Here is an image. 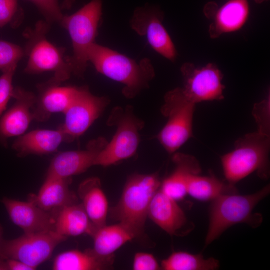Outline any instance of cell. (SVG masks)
Wrapping results in <instances>:
<instances>
[{"label":"cell","mask_w":270,"mask_h":270,"mask_svg":"<svg viewBox=\"0 0 270 270\" xmlns=\"http://www.w3.org/2000/svg\"><path fill=\"white\" fill-rule=\"evenodd\" d=\"M88 56L98 72L124 84L122 94L128 98H134L148 88L155 76L153 65L147 58L137 62L96 42L89 48Z\"/></svg>","instance_id":"1"},{"label":"cell","mask_w":270,"mask_h":270,"mask_svg":"<svg viewBox=\"0 0 270 270\" xmlns=\"http://www.w3.org/2000/svg\"><path fill=\"white\" fill-rule=\"evenodd\" d=\"M270 192V186L267 184L252 194H225L212 200L205 247L233 225L245 223L252 228L260 226L262 222V216L260 213H253V210Z\"/></svg>","instance_id":"2"},{"label":"cell","mask_w":270,"mask_h":270,"mask_svg":"<svg viewBox=\"0 0 270 270\" xmlns=\"http://www.w3.org/2000/svg\"><path fill=\"white\" fill-rule=\"evenodd\" d=\"M270 146V136L257 131L237 140L234 150L221 156L226 181L234 184L254 172L260 178L268 179Z\"/></svg>","instance_id":"3"},{"label":"cell","mask_w":270,"mask_h":270,"mask_svg":"<svg viewBox=\"0 0 270 270\" xmlns=\"http://www.w3.org/2000/svg\"><path fill=\"white\" fill-rule=\"evenodd\" d=\"M161 184L156 173L136 174L127 180L112 216L128 228L135 238L143 236L148 208Z\"/></svg>","instance_id":"4"},{"label":"cell","mask_w":270,"mask_h":270,"mask_svg":"<svg viewBox=\"0 0 270 270\" xmlns=\"http://www.w3.org/2000/svg\"><path fill=\"white\" fill-rule=\"evenodd\" d=\"M50 26L46 21L40 20L34 28L25 30L27 42L24 51L28 62L24 71L28 74L52 72V78L62 83L72 74V67L68 57H64V49L56 46L47 40L46 34Z\"/></svg>","instance_id":"5"},{"label":"cell","mask_w":270,"mask_h":270,"mask_svg":"<svg viewBox=\"0 0 270 270\" xmlns=\"http://www.w3.org/2000/svg\"><path fill=\"white\" fill-rule=\"evenodd\" d=\"M102 14V0H92L71 15L63 16L61 26L68 32L72 54L68 57L72 74L82 78L88 66V50L96 42Z\"/></svg>","instance_id":"6"},{"label":"cell","mask_w":270,"mask_h":270,"mask_svg":"<svg viewBox=\"0 0 270 270\" xmlns=\"http://www.w3.org/2000/svg\"><path fill=\"white\" fill-rule=\"evenodd\" d=\"M106 124L116 126V131L97 156L94 166H106L132 156L140 144V132L144 126V121L134 114L130 106L114 108Z\"/></svg>","instance_id":"7"},{"label":"cell","mask_w":270,"mask_h":270,"mask_svg":"<svg viewBox=\"0 0 270 270\" xmlns=\"http://www.w3.org/2000/svg\"><path fill=\"white\" fill-rule=\"evenodd\" d=\"M196 103L190 100L182 88L168 91L160 108L167 122L156 138L169 154L176 152L192 136V121Z\"/></svg>","instance_id":"8"},{"label":"cell","mask_w":270,"mask_h":270,"mask_svg":"<svg viewBox=\"0 0 270 270\" xmlns=\"http://www.w3.org/2000/svg\"><path fill=\"white\" fill-rule=\"evenodd\" d=\"M66 238L54 231L24 233L13 240H1L0 250L6 259L18 260L36 270L51 256L56 247Z\"/></svg>","instance_id":"9"},{"label":"cell","mask_w":270,"mask_h":270,"mask_svg":"<svg viewBox=\"0 0 270 270\" xmlns=\"http://www.w3.org/2000/svg\"><path fill=\"white\" fill-rule=\"evenodd\" d=\"M109 102L107 97L93 94L87 86L77 87L71 102L64 112V122L59 126L66 142H73L86 132Z\"/></svg>","instance_id":"10"},{"label":"cell","mask_w":270,"mask_h":270,"mask_svg":"<svg viewBox=\"0 0 270 270\" xmlns=\"http://www.w3.org/2000/svg\"><path fill=\"white\" fill-rule=\"evenodd\" d=\"M163 12L158 7L146 5L138 7L130 18V28L144 36L150 46L158 54L174 62L177 56L175 46L162 24Z\"/></svg>","instance_id":"11"},{"label":"cell","mask_w":270,"mask_h":270,"mask_svg":"<svg viewBox=\"0 0 270 270\" xmlns=\"http://www.w3.org/2000/svg\"><path fill=\"white\" fill-rule=\"evenodd\" d=\"M180 72L183 80L182 88L195 103L224 98L223 74L216 64L208 63L199 68L192 63L185 62L180 68Z\"/></svg>","instance_id":"12"},{"label":"cell","mask_w":270,"mask_h":270,"mask_svg":"<svg viewBox=\"0 0 270 270\" xmlns=\"http://www.w3.org/2000/svg\"><path fill=\"white\" fill-rule=\"evenodd\" d=\"M103 137L90 140L84 150L60 152L52 160L46 178H68L86 171L107 144Z\"/></svg>","instance_id":"13"},{"label":"cell","mask_w":270,"mask_h":270,"mask_svg":"<svg viewBox=\"0 0 270 270\" xmlns=\"http://www.w3.org/2000/svg\"><path fill=\"white\" fill-rule=\"evenodd\" d=\"M204 12L212 22L208 33L212 38L224 33L236 31L246 22L250 13L248 0H226L220 7L214 2L208 3Z\"/></svg>","instance_id":"14"},{"label":"cell","mask_w":270,"mask_h":270,"mask_svg":"<svg viewBox=\"0 0 270 270\" xmlns=\"http://www.w3.org/2000/svg\"><path fill=\"white\" fill-rule=\"evenodd\" d=\"M52 77L38 84L37 94L32 108L34 120L44 122L54 113H64L71 102L76 86H62Z\"/></svg>","instance_id":"15"},{"label":"cell","mask_w":270,"mask_h":270,"mask_svg":"<svg viewBox=\"0 0 270 270\" xmlns=\"http://www.w3.org/2000/svg\"><path fill=\"white\" fill-rule=\"evenodd\" d=\"M15 102L0 117V142L4 146L11 137L23 134L34 120L32 108L36 95L20 86L14 88Z\"/></svg>","instance_id":"16"},{"label":"cell","mask_w":270,"mask_h":270,"mask_svg":"<svg viewBox=\"0 0 270 270\" xmlns=\"http://www.w3.org/2000/svg\"><path fill=\"white\" fill-rule=\"evenodd\" d=\"M148 216L156 225L170 235L187 234L193 228L176 201L160 188L154 194L150 204Z\"/></svg>","instance_id":"17"},{"label":"cell","mask_w":270,"mask_h":270,"mask_svg":"<svg viewBox=\"0 0 270 270\" xmlns=\"http://www.w3.org/2000/svg\"><path fill=\"white\" fill-rule=\"evenodd\" d=\"M2 202L14 224L24 233H40L54 231V215L32 202L4 198Z\"/></svg>","instance_id":"18"},{"label":"cell","mask_w":270,"mask_h":270,"mask_svg":"<svg viewBox=\"0 0 270 270\" xmlns=\"http://www.w3.org/2000/svg\"><path fill=\"white\" fill-rule=\"evenodd\" d=\"M63 142H66V140L60 127L56 130L38 129L19 136L12 148L20 157L43 155L56 152Z\"/></svg>","instance_id":"19"},{"label":"cell","mask_w":270,"mask_h":270,"mask_svg":"<svg viewBox=\"0 0 270 270\" xmlns=\"http://www.w3.org/2000/svg\"><path fill=\"white\" fill-rule=\"evenodd\" d=\"M71 178H46L37 194H30L28 200L50 212L76 202V198L69 186Z\"/></svg>","instance_id":"20"},{"label":"cell","mask_w":270,"mask_h":270,"mask_svg":"<svg viewBox=\"0 0 270 270\" xmlns=\"http://www.w3.org/2000/svg\"><path fill=\"white\" fill-rule=\"evenodd\" d=\"M172 160L175 168L161 182L160 188L166 194L177 201L186 196L190 178L194 174H200L201 168L198 160L192 155L176 152Z\"/></svg>","instance_id":"21"},{"label":"cell","mask_w":270,"mask_h":270,"mask_svg":"<svg viewBox=\"0 0 270 270\" xmlns=\"http://www.w3.org/2000/svg\"><path fill=\"white\" fill-rule=\"evenodd\" d=\"M78 194L92 226V233L96 228L106 224L108 214V200L100 179L92 177L84 180L79 186Z\"/></svg>","instance_id":"22"},{"label":"cell","mask_w":270,"mask_h":270,"mask_svg":"<svg viewBox=\"0 0 270 270\" xmlns=\"http://www.w3.org/2000/svg\"><path fill=\"white\" fill-rule=\"evenodd\" d=\"M114 256H102L93 248L84 251L74 250L58 254L52 264L54 270H101L112 268Z\"/></svg>","instance_id":"23"},{"label":"cell","mask_w":270,"mask_h":270,"mask_svg":"<svg viewBox=\"0 0 270 270\" xmlns=\"http://www.w3.org/2000/svg\"><path fill=\"white\" fill-rule=\"evenodd\" d=\"M54 231L64 236H76L83 234L90 236L93 227L82 204L74 203L52 212Z\"/></svg>","instance_id":"24"},{"label":"cell","mask_w":270,"mask_h":270,"mask_svg":"<svg viewBox=\"0 0 270 270\" xmlns=\"http://www.w3.org/2000/svg\"><path fill=\"white\" fill-rule=\"evenodd\" d=\"M90 236L94 240L93 250L98 254L104 257L114 256L116 250L136 238L134 234L120 222L100 227Z\"/></svg>","instance_id":"25"},{"label":"cell","mask_w":270,"mask_h":270,"mask_svg":"<svg viewBox=\"0 0 270 270\" xmlns=\"http://www.w3.org/2000/svg\"><path fill=\"white\" fill-rule=\"evenodd\" d=\"M187 194L200 201H212L225 194L237 193L233 184L225 182L213 175L192 176L188 181Z\"/></svg>","instance_id":"26"},{"label":"cell","mask_w":270,"mask_h":270,"mask_svg":"<svg viewBox=\"0 0 270 270\" xmlns=\"http://www.w3.org/2000/svg\"><path fill=\"white\" fill-rule=\"evenodd\" d=\"M219 266V262L214 258H206L200 254L182 251L172 252L160 264L164 270H214Z\"/></svg>","instance_id":"27"},{"label":"cell","mask_w":270,"mask_h":270,"mask_svg":"<svg viewBox=\"0 0 270 270\" xmlns=\"http://www.w3.org/2000/svg\"><path fill=\"white\" fill-rule=\"evenodd\" d=\"M25 56L24 49L12 42L0 40V70L4 72L12 66Z\"/></svg>","instance_id":"28"},{"label":"cell","mask_w":270,"mask_h":270,"mask_svg":"<svg viewBox=\"0 0 270 270\" xmlns=\"http://www.w3.org/2000/svg\"><path fill=\"white\" fill-rule=\"evenodd\" d=\"M252 112L258 127L257 132L270 136V96L269 93L260 102L254 104Z\"/></svg>","instance_id":"29"},{"label":"cell","mask_w":270,"mask_h":270,"mask_svg":"<svg viewBox=\"0 0 270 270\" xmlns=\"http://www.w3.org/2000/svg\"><path fill=\"white\" fill-rule=\"evenodd\" d=\"M32 2L40 12L48 24L60 23L63 14L58 0H28Z\"/></svg>","instance_id":"30"},{"label":"cell","mask_w":270,"mask_h":270,"mask_svg":"<svg viewBox=\"0 0 270 270\" xmlns=\"http://www.w3.org/2000/svg\"><path fill=\"white\" fill-rule=\"evenodd\" d=\"M16 67L14 66L2 72L0 76V117L6 110L9 100L12 98L14 88L12 80Z\"/></svg>","instance_id":"31"},{"label":"cell","mask_w":270,"mask_h":270,"mask_svg":"<svg viewBox=\"0 0 270 270\" xmlns=\"http://www.w3.org/2000/svg\"><path fill=\"white\" fill-rule=\"evenodd\" d=\"M22 10L18 0H0V28L22 18Z\"/></svg>","instance_id":"32"},{"label":"cell","mask_w":270,"mask_h":270,"mask_svg":"<svg viewBox=\"0 0 270 270\" xmlns=\"http://www.w3.org/2000/svg\"><path fill=\"white\" fill-rule=\"evenodd\" d=\"M132 268L134 270H158L161 267L152 254L138 252L134 255Z\"/></svg>","instance_id":"33"},{"label":"cell","mask_w":270,"mask_h":270,"mask_svg":"<svg viewBox=\"0 0 270 270\" xmlns=\"http://www.w3.org/2000/svg\"><path fill=\"white\" fill-rule=\"evenodd\" d=\"M8 270H34V268L18 260L7 258Z\"/></svg>","instance_id":"34"},{"label":"cell","mask_w":270,"mask_h":270,"mask_svg":"<svg viewBox=\"0 0 270 270\" xmlns=\"http://www.w3.org/2000/svg\"><path fill=\"white\" fill-rule=\"evenodd\" d=\"M75 2V0H64L61 9L68 10L70 9Z\"/></svg>","instance_id":"35"},{"label":"cell","mask_w":270,"mask_h":270,"mask_svg":"<svg viewBox=\"0 0 270 270\" xmlns=\"http://www.w3.org/2000/svg\"><path fill=\"white\" fill-rule=\"evenodd\" d=\"M0 270H8L6 259L0 258Z\"/></svg>","instance_id":"36"},{"label":"cell","mask_w":270,"mask_h":270,"mask_svg":"<svg viewBox=\"0 0 270 270\" xmlns=\"http://www.w3.org/2000/svg\"><path fill=\"white\" fill-rule=\"evenodd\" d=\"M254 0L257 4H262L264 2H267L269 0Z\"/></svg>","instance_id":"37"},{"label":"cell","mask_w":270,"mask_h":270,"mask_svg":"<svg viewBox=\"0 0 270 270\" xmlns=\"http://www.w3.org/2000/svg\"><path fill=\"white\" fill-rule=\"evenodd\" d=\"M1 232H2V229L1 228H0V235H1ZM0 258H4V259H6L4 256H2V254L1 252H0Z\"/></svg>","instance_id":"38"}]
</instances>
